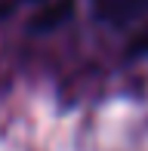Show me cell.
Wrapping results in <instances>:
<instances>
[{
	"label": "cell",
	"instance_id": "1",
	"mask_svg": "<svg viewBox=\"0 0 148 151\" xmlns=\"http://www.w3.org/2000/svg\"><path fill=\"white\" fill-rule=\"evenodd\" d=\"M90 3L96 19H102L108 25H124L148 9V0H90Z\"/></svg>",
	"mask_w": 148,
	"mask_h": 151
},
{
	"label": "cell",
	"instance_id": "2",
	"mask_svg": "<svg viewBox=\"0 0 148 151\" xmlns=\"http://www.w3.org/2000/svg\"><path fill=\"white\" fill-rule=\"evenodd\" d=\"M28 3H43V6H52V3H59V0H28Z\"/></svg>",
	"mask_w": 148,
	"mask_h": 151
}]
</instances>
